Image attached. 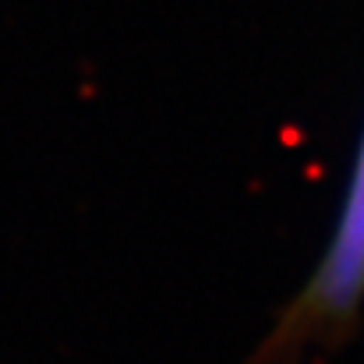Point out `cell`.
<instances>
[{
  "label": "cell",
  "mask_w": 364,
  "mask_h": 364,
  "mask_svg": "<svg viewBox=\"0 0 364 364\" xmlns=\"http://www.w3.org/2000/svg\"><path fill=\"white\" fill-rule=\"evenodd\" d=\"M364 297V134L350 188L336 220V234L322 255V265L311 276V287L301 297V311L290 315L297 336L329 333L336 322H347Z\"/></svg>",
  "instance_id": "1"
}]
</instances>
